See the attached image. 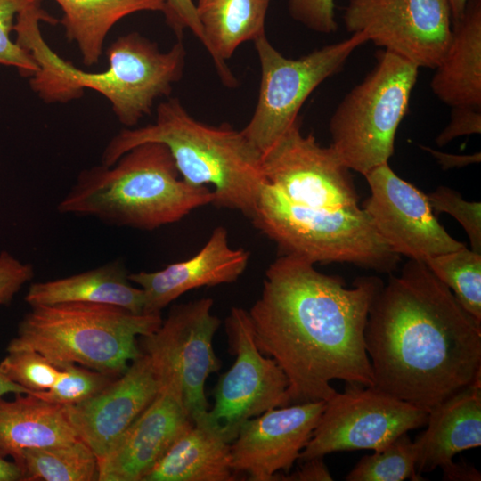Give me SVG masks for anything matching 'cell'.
Listing matches in <instances>:
<instances>
[{
	"mask_svg": "<svg viewBox=\"0 0 481 481\" xmlns=\"http://www.w3.org/2000/svg\"><path fill=\"white\" fill-rule=\"evenodd\" d=\"M213 191L183 181L168 148L149 142L113 165L84 169L57 209L94 216L109 224L154 230L212 204Z\"/></svg>",
	"mask_w": 481,
	"mask_h": 481,
	"instance_id": "5b68a950",
	"label": "cell"
},
{
	"mask_svg": "<svg viewBox=\"0 0 481 481\" xmlns=\"http://www.w3.org/2000/svg\"><path fill=\"white\" fill-rule=\"evenodd\" d=\"M23 480V474L18 464L8 461L0 456V481Z\"/></svg>",
	"mask_w": 481,
	"mask_h": 481,
	"instance_id": "60d3db41",
	"label": "cell"
},
{
	"mask_svg": "<svg viewBox=\"0 0 481 481\" xmlns=\"http://www.w3.org/2000/svg\"><path fill=\"white\" fill-rule=\"evenodd\" d=\"M452 22L458 20L463 14L469 0H446Z\"/></svg>",
	"mask_w": 481,
	"mask_h": 481,
	"instance_id": "7bdbcfd3",
	"label": "cell"
},
{
	"mask_svg": "<svg viewBox=\"0 0 481 481\" xmlns=\"http://www.w3.org/2000/svg\"><path fill=\"white\" fill-rule=\"evenodd\" d=\"M421 148L426 151H428L444 170L454 167H463L470 164L479 163L481 160L480 152L460 155L445 153L431 149L430 147L421 146Z\"/></svg>",
	"mask_w": 481,
	"mask_h": 481,
	"instance_id": "f35d334b",
	"label": "cell"
},
{
	"mask_svg": "<svg viewBox=\"0 0 481 481\" xmlns=\"http://www.w3.org/2000/svg\"><path fill=\"white\" fill-rule=\"evenodd\" d=\"M78 439L66 405L49 403L32 394H17L10 402L0 398V456L14 458L25 449Z\"/></svg>",
	"mask_w": 481,
	"mask_h": 481,
	"instance_id": "cb8c5ba5",
	"label": "cell"
},
{
	"mask_svg": "<svg viewBox=\"0 0 481 481\" xmlns=\"http://www.w3.org/2000/svg\"><path fill=\"white\" fill-rule=\"evenodd\" d=\"M34 0H0V64L12 66L25 76L38 70L33 56L11 38L17 14Z\"/></svg>",
	"mask_w": 481,
	"mask_h": 481,
	"instance_id": "d6a6232c",
	"label": "cell"
},
{
	"mask_svg": "<svg viewBox=\"0 0 481 481\" xmlns=\"http://www.w3.org/2000/svg\"><path fill=\"white\" fill-rule=\"evenodd\" d=\"M225 331L235 361L220 377L214 405L203 418L232 443L248 420L289 405V380L277 363L257 348L248 311L232 307Z\"/></svg>",
	"mask_w": 481,
	"mask_h": 481,
	"instance_id": "7c38bea8",
	"label": "cell"
},
{
	"mask_svg": "<svg viewBox=\"0 0 481 481\" xmlns=\"http://www.w3.org/2000/svg\"><path fill=\"white\" fill-rule=\"evenodd\" d=\"M32 394L29 389L21 387L20 385L12 381L0 372V398L5 394Z\"/></svg>",
	"mask_w": 481,
	"mask_h": 481,
	"instance_id": "b9f144b4",
	"label": "cell"
},
{
	"mask_svg": "<svg viewBox=\"0 0 481 481\" xmlns=\"http://www.w3.org/2000/svg\"><path fill=\"white\" fill-rule=\"evenodd\" d=\"M42 0H34L16 16V43L35 59L38 70L30 86L45 102H67L93 89L110 102L118 119L131 127L151 111L155 100L171 94L183 76L186 50L178 39L167 52L137 32L117 38L107 49L109 66L87 72L61 58L46 44L40 21L56 24Z\"/></svg>",
	"mask_w": 481,
	"mask_h": 481,
	"instance_id": "3957f363",
	"label": "cell"
},
{
	"mask_svg": "<svg viewBox=\"0 0 481 481\" xmlns=\"http://www.w3.org/2000/svg\"><path fill=\"white\" fill-rule=\"evenodd\" d=\"M291 18L306 28L321 34L337 31L335 0H288Z\"/></svg>",
	"mask_w": 481,
	"mask_h": 481,
	"instance_id": "836d02e7",
	"label": "cell"
},
{
	"mask_svg": "<svg viewBox=\"0 0 481 481\" xmlns=\"http://www.w3.org/2000/svg\"><path fill=\"white\" fill-rule=\"evenodd\" d=\"M128 275L124 264L116 260L77 274L35 282L25 300L30 306L66 302L108 304L142 314L143 291L131 284Z\"/></svg>",
	"mask_w": 481,
	"mask_h": 481,
	"instance_id": "d4e9b609",
	"label": "cell"
},
{
	"mask_svg": "<svg viewBox=\"0 0 481 481\" xmlns=\"http://www.w3.org/2000/svg\"><path fill=\"white\" fill-rule=\"evenodd\" d=\"M314 265L293 254L278 257L248 312L257 348L288 378L289 404L327 401L337 392L333 379L374 384L364 329L383 281L360 277L346 288L340 277Z\"/></svg>",
	"mask_w": 481,
	"mask_h": 481,
	"instance_id": "6da1fadb",
	"label": "cell"
},
{
	"mask_svg": "<svg viewBox=\"0 0 481 481\" xmlns=\"http://www.w3.org/2000/svg\"><path fill=\"white\" fill-rule=\"evenodd\" d=\"M424 263L463 308L481 322V253L464 246L429 257Z\"/></svg>",
	"mask_w": 481,
	"mask_h": 481,
	"instance_id": "83f0119b",
	"label": "cell"
},
{
	"mask_svg": "<svg viewBox=\"0 0 481 481\" xmlns=\"http://www.w3.org/2000/svg\"><path fill=\"white\" fill-rule=\"evenodd\" d=\"M63 12L66 37L77 44L85 65L99 61L105 38L123 18L138 12H161L165 0H54Z\"/></svg>",
	"mask_w": 481,
	"mask_h": 481,
	"instance_id": "484cf974",
	"label": "cell"
},
{
	"mask_svg": "<svg viewBox=\"0 0 481 481\" xmlns=\"http://www.w3.org/2000/svg\"><path fill=\"white\" fill-rule=\"evenodd\" d=\"M346 30L420 68L435 69L449 45L452 20L446 0H348Z\"/></svg>",
	"mask_w": 481,
	"mask_h": 481,
	"instance_id": "4fadbf2b",
	"label": "cell"
},
{
	"mask_svg": "<svg viewBox=\"0 0 481 481\" xmlns=\"http://www.w3.org/2000/svg\"><path fill=\"white\" fill-rule=\"evenodd\" d=\"M352 88L330 120V146L344 165L363 176L387 163L396 131L407 113L419 68L386 50Z\"/></svg>",
	"mask_w": 481,
	"mask_h": 481,
	"instance_id": "ba28073f",
	"label": "cell"
},
{
	"mask_svg": "<svg viewBox=\"0 0 481 481\" xmlns=\"http://www.w3.org/2000/svg\"><path fill=\"white\" fill-rule=\"evenodd\" d=\"M249 253L230 246L228 232L216 227L202 249L191 258L156 272L128 275L144 294L143 313L160 314L167 305L189 290L234 282L246 270Z\"/></svg>",
	"mask_w": 481,
	"mask_h": 481,
	"instance_id": "d6986e66",
	"label": "cell"
},
{
	"mask_svg": "<svg viewBox=\"0 0 481 481\" xmlns=\"http://www.w3.org/2000/svg\"><path fill=\"white\" fill-rule=\"evenodd\" d=\"M325 401L273 408L245 421L231 443L232 468L252 481L278 480L289 472L318 424Z\"/></svg>",
	"mask_w": 481,
	"mask_h": 481,
	"instance_id": "2e32d148",
	"label": "cell"
},
{
	"mask_svg": "<svg viewBox=\"0 0 481 481\" xmlns=\"http://www.w3.org/2000/svg\"><path fill=\"white\" fill-rule=\"evenodd\" d=\"M364 176L371 195L363 208L396 254L424 262L429 257L466 246L439 224L427 195L400 178L388 162Z\"/></svg>",
	"mask_w": 481,
	"mask_h": 481,
	"instance_id": "9a60e30c",
	"label": "cell"
},
{
	"mask_svg": "<svg viewBox=\"0 0 481 481\" xmlns=\"http://www.w3.org/2000/svg\"><path fill=\"white\" fill-rule=\"evenodd\" d=\"M163 12L167 26L178 39H182L183 31L190 29L205 45V37L197 17L193 0H165Z\"/></svg>",
	"mask_w": 481,
	"mask_h": 481,
	"instance_id": "d590c367",
	"label": "cell"
},
{
	"mask_svg": "<svg viewBox=\"0 0 481 481\" xmlns=\"http://www.w3.org/2000/svg\"><path fill=\"white\" fill-rule=\"evenodd\" d=\"M156 113L154 123L118 133L105 147L102 164L113 165L141 143H163L183 181L212 185L213 205L250 218L266 180L262 154L242 131L226 123L212 126L195 119L177 98L159 103Z\"/></svg>",
	"mask_w": 481,
	"mask_h": 481,
	"instance_id": "277c9868",
	"label": "cell"
},
{
	"mask_svg": "<svg viewBox=\"0 0 481 481\" xmlns=\"http://www.w3.org/2000/svg\"><path fill=\"white\" fill-rule=\"evenodd\" d=\"M426 424L413 441L420 477L481 445V378L430 409Z\"/></svg>",
	"mask_w": 481,
	"mask_h": 481,
	"instance_id": "ffe728a7",
	"label": "cell"
},
{
	"mask_svg": "<svg viewBox=\"0 0 481 481\" xmlns=\"http://www.w3.org/2000/svg\"><path fill=\"white\" fill-rule=\"evenodd\" d=\"M161 322L160 314H135L108 304L35 306L7 352L33 350L58 367L79 363L118 377L141 354L137 337L151 334Z\"/></svg>",
	"mask_w": 481,
	"mask_h": 481,
	"instance_id": "8992f818",
	"label": "cell"
},
{
	"mask_svg": "<svg viewBox=\"0 0 481 481\" xmlns=\"http://www.w3.org/2000/svg\"><path fill=\"white\" fill-rule=\"evenodd\" d=\"M262 169L266 183L295 204L358 206L350 169L331 146H322L312 134H302L300 118L262 154Z\"/></svg>",
	"mask_w": 481,
	"mask_h": 481,
	"instance_id": "5bb4252c",
	"label": "cell"
},
{
	"mask_svg": "<svg viewBox=\"0 0 481 481\" xmlns=\"http://www.w3.org/2000/svg\"><path fill=\"white\" fill-rule=\"evenodd\" d=\"M213 304L203 298L174 306L154 332L142 337L141 351L151 358L160 385L181 391L192 422L208 411L206 380L221 367L213 348L221 321L211 313Z\"/></svg>",
	"mask_w": 481,
	"mask_h": 481,
	"instance_id": "30bf717a",
	"label": "cell"
},
{
	"mask_svg": "<svg viewBox=\"0 0 481 481\" xmlns=\"http://www.w3.org/2000/svg\"><path fill=\"white\" fill-rule=\"evenodd\" d=\"M272 0H197L196 13L201 26L204 47L209 53L222 83L230 88L238 80L226 61L243 43L265 35V18Z\"/></svg>",
	"mask_w": 481,
	"mask_h": 481,
	"instance_id": "7402d4cb",
	"label": "cell"
},
{
	"mask_svg": "<svg viewBox=\"0 0 481 481\" xmlns=\"http://www.w3.org/2000/svg\"><path fill=\"white\" fill-rule=\"evenodd\" d=\"M250 219L284 254L297 255L314 264L346 262L390 273L400 261V256L359 206L325 208L298 205L265 183Z\"/></svg>",
	"mask_w": 481,
	"mask_h": 481,
	"instance_id": "52a82bcc",
	"label": "cell"
},
{
	"mask_svg": "<svg viewBox=\"0 0 481 481\" xmlns=\"http://www.w3.org/2000/svg\"><path fill=\"white\" fill-rule=\"evenodd\" d=\"M428 411L373 387L347 385L325 406L298 461L355 450L377 451L397 436L426 425Z\"/></svg>",
	"mask_w": 481,
	"mask_h": 481,
	"instance_id": "8fae6325",
	"label": "cell"
},
{
	"mask_svg": "<svg viewBox=\"0 0 481 481\" xmlns=\"http://www.w3.org/2000/svg\"><path fill=\"white\" fill-rule=\"evenodd\" d=\"M60 370V367L33 350L10 351L0 363V372L29 389L32 395L48 390L54 384Z\"/></svg>",
	"mask_w": 481,
	"mask_h": 481,
	"instance_id": "4dcf8cb0",
	"label": "cell"
},
{
	"mask_svg": "<svg viewBox=\"0 0 481 481\" xmlns=\"http://www.w3.org/2000/svg\"><path fill=\"white\" fill-rule=\"evenodd\" d=\"M34 269L7 251L0 253V305L9 303L22 285L30 281Z\"/></svg>",
	"mask_w": 481,
	"mask_h": 481,
	"instance_id": "e575fe53",
	"label": "cell"
},
{
	"mask_svg": "<svg viewBox=\"0 0 481 481\" xmlns=\"http://www.w3.org/2000/svg\"><path fill=\"white\" fill-rule=\"evenodd\" d=\"M364 341L373 387L428 412L481 378V322L423 261L377 292Z\"/></svg>",
	"mask_w": 481,
	"mask_h": 481,
	"instance_id": "7a4b0ae2",
	"label": "cell"
},
{
	"mask_svg": "<svg viewBox=\"0 0 481 481\" xmlns=\"http://www.w3.org/2000/svg\"><path fill=\"white\" fill-rule=\"evenodd\" d=\"M231 443L203 415L171 444L143 481H232Z\"/></svg>",
	"mask_w": 481,
	"mask_h": 481,
	"instance_id": "603a6c76",
	"label": "cell"
},
{
	"mask_svg": "<svg viewBox=\"0 0 481 481\" xmlns=\"http://www.w3.org/2000/svg\"><path fill=\"white\" fill-rule=\"evenodd\" d=\"M431 89L446 105L481 108V0H469L452 22L447 49L435 68Z\"/></svg>",
	"mask_w": 481,
	"mask_h": 481,
	"instance_id": "44dd1931",
	"label": "cell"
},
{
	"mask_svg": "<svg viewBox=\"0 0 481 481\" xmlns=\"http://www.w3.org/2000/svg\"><path fill=\"white\" fill-rule=\"evenodd\" d=\"M160 387L151 358L141 351L122 374L98 393L66 405L69 420L99 461L153 401Z\"/></svg>",
	"mask_w": 481,
	"mask_h": 481,
	"instance_id": "e0dca14e",
	"label": "cell"
},
{
	"mask_svg": "<svg viewBox=\"0 0 481 481\" xmlns=\"http://www.w3.org/2000/svg\"><path fill=\"white\" fill-rule=\"evenodd\" d=\"M421 480L416 473L413 441L404 433L384 447L363 456L346 476V481Z\"/></svg>",
	"mask_w": 481,
	"mask_h": 481,
	"instance_id": "f1b7e54d",
	"label": "cell"
},
{
	"mask_svg": "<svg viewBox=\"0 0 481 481\" xmlns=\"http://www.w3.org/2000/svg\"><path fill=\"white\" fill-rule=\"evenodd\" d=\"M192 423L181 391L161 385L153 401L98 461L97 481H143Z\"/></svg>",
	"mask_w": 481,
	"mask_h": 481,
	"instance_id": "ac0fdd59",
	"label": "cell"
},
{
	"mask_svg": "<svg viewBox=\"0 0 481 481\" xmlns=\"http://www.w3.org/2000/svg\"><path fill=\"white\" fill-rule=\"evenodd\" d=\"M300 468L288 475H279L278 480L285 481H331L333 480L323 457L303 461Z\"/></svg>",
	"mask_w": 481,
	"mask_h": 481,
	"instance_id": "74e56055",
	"label": "cell"
},
{
	"mask_svg": "<svg viewBox=\"0 0 481 481\" xmlns=\"http://www.w3.org/2000/svg\"><path fill=\"white\" fill-rule=\"evenodd\" d=\"M13 460L26 481L98 480V459L81 439L65 444L25 449Z\"/></svg>",
	"mask_w": 481,
	"mask_h": 481,
	"instance_id": "4316f807",
	"label": "cell"
},
{
	"mask_svg": "<svg viewBox=\"0 0 481 481\" xmlns=\"http://www.w3.org/2000/svg\"><path fill=\"white\" fill-rule=\"evenodd\" d=\"M435 215L447 213L463 227L470 241L471 249L481 253V204L465 200L451 188L439 186L427 195Z\"/></svg>",
	"mask_w": 481,
	"mask_h": 481,
	"instance_id": "1f68e13d",
	"label": "cell"
},
{
	"mask_svg": "<svg viewBox=\"0 0 481 481\" xmlns=\"http://www.w3.org/2000/svg\"><path fill=\"white\" fill-rule=\"evenodd\" d=\"M366 42L364 34L354 33L298 59L285 57L266 35L253 42L261 70L259 93L253 115L241 131L261 154L299 119L309 95Z\"/></svg>",
	"mask_w": 481,
	"mask_h": 481,
	"instance_id": "9c48e42d",
	"label": "cell"
},
{
	"mask_svg": "<svg viewBox=\"0 0 481 481\" xmlns=\"http://www.w3.org/2000/svg\"><path fill=\"white\" fill-rule=\"evenodd\" d=\"M60 368L54 384L48 390L33 395L49 403L75 404L90 398L116 378L74 363L63 364Z\"/></svg>",
	"mask_w": 481,
	"mask_h": 481,
	"instance_id": "f546056e",
	"label": "cell"
},
{
	"mask_svg": "<svg viewBox=\"0 0 481 481\" xmlns=\"http://www.w3.org/2000/svg\"><path fill=\"white\" fill-rule=\"evenodd\" d=\"M481 133V108L454 107L448 125L436 136L439 146L445 145L453 139Z\"/></svg>",
	"mask_w": 481,
	"mask_h": 481,
	"instance_id": "8d00e7d4",
	"label": "cell"
},
{
	"mask_svg": "<svg viewBox=\"0 0 481 481\" xmlns=\"http://www.w3.org/2000/svg\"><path fill=\"white\" fill-rule=\"evenodd\" d=\"M443 469V478L452 481H480V473L467 463H454L453 461L441 468Z\"/></svg>",
	"mask_w": 481,
	"mask_h": 481,
	"instance_id": "ab89813d",
	"label": "cell"
}]
</instances>
